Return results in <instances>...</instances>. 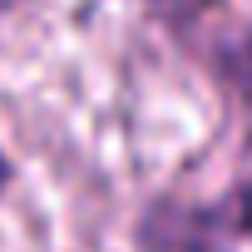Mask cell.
Listing matches in <instances>:
<instances>
[{"label": "cell", "mask_w": 252, "mask_h": 252, "mask_svg": "<svg viewBox=\"0 0 252 252\" xmlns=\"http://www.w3.org/2000/svg\"><path fill=\"white\" fill-rule=\"evenodd\" d=\"M237 232L227 208L188 203V198H154L134 222V252H232Z\"/></svg>", "instance_id": "1"}, {"label": "cell", "mask_w": 252, "mask_h": 252, "mask_svg": "<svg viewBox=\"0 0 252 252\" xmlns=\"http://www.w3.org/2000/svg\"><path fill=\"white\" fill-rule=\"evenodd\" d=\"M222 0H144V10L154 25H163L168 35H188L193 25H203Z\"/></svg>", "instance_id": "2"}, {"label": "cell", "mask_w": 252, "mask_h": 252, "mask_svg": "<svg viewBox=\"0 0 252 252\" xmlns=\"http://www.w3.org/2000/svg\"><path fill=\"white\" fill-rule=\"evenodd\" d=\"M227 222H232V232L242 242H252V178H242L237 193L227 198Z\"/></svg>", "instance_id": "3"}, {"label": "cell", "mask_w": 252, "mask_h": 252, "mask_svg": "<svg viewBox=\"0 0 252 252\" xmlns=\"http://www.w3.org/2000/svg\"><path fill=\"white\" fill-rule=\"evenodd\" d=\"M10 183H15V163H10V154H5V149H0V193H5Z\"/></svg>", "instance_id": "4"}, {"label": "cell", "mask_w": 252, "mask_h": 252, "mask_svg": "<svg viewBox=\"0 0 252 252\" xmlns=\"http://www.w3.org/2000/svg\"><path fill=\"white\" fill-rule=\"evenodd\" d=\"M20 5H30V0H0V15H10V10H20Z\"/></svg>", "instance_id": "5"}]
</instances>
